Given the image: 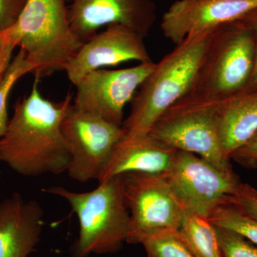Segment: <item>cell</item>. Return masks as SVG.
Instances as JSON below:
<instances>
[{"label": "cell", "mask_w": 257, "mask_h": 257, "mask_svg": "<svg viewBox=\"0 0 257 257\" xmlns=\"http://www.w3.org/2000/svg\"><path fill=\"white\" fill-rule=\"evenodd\" d=\"M121 176L130 214L126 243H140L147 236L161 231H178L184 207L166 174L133 172Z\"/></svg>", "instance_id": "52a82bcc"}, {"label": "cell", "mask_w": 257, "mask_h": 257, "mask_svg": "<svg viewBox=\"0 0 257 257\" xmlns=\"http://www.w3.org/2000/svg\"><path fill=\"white\" fill-rule=\"evenodd\" d=\"M4 33L26 53L38 79L65 70L83 44L71 30L68 0H27L18 22Z\"/></svg>", "instance_id": "277c9868"}, {"label": "cell", "mask_w": 257, "mask_h": 257, "mask_svg": "<svg viewBox=\"0 0 257 257\" xmlns=\"http://www.w3.org/2000/svg\"><path fill=\"white\" fill-rule=\"evenodd\" d=\"M71 30L79 40L87 41L101 28L119 24L142 36L149 35L156 21L152 0H68Z\"/></svg>", "instance_id": "8fae6325"}, {"label": "cell", "mask_w": 257, "mask_h": 257, "mask_svg": "<svg viewBox=\"0 0 257 257\" xmlns=\"http://www.w3.org/2000/svg\"><path fill=\"white\" fill-rule=\"evenodd\" d=\"M35 78L31 92L17 103L0 138V162L25 177L67 172L71 156L62 132L72 96L55 102L45 99Z\"/></svg>", "instance_id": "6da1fadb"}, {"label": "cell", "mask_w": 257, "mask_h": 257, "mask_svg": "<svg viewBox=\"0 0 257 257\" xmlns=\"http://www.w3.org/2000/svg\"><path fill=\"white\" fill-rule=\"evenodd\" d=\"M215 226L221 257H257V248L242 235Z\"/></svg>", "instance_id": "44dd1931"}, {"label": "cell", "mask_w": 257, "mask_h": 257, "mask_svg": "<svg viewBox=\"0 0 257 257\" xmlns=\"http://www.w3.org/2000/svg\"><path fill=\"white\" fill-rule=\"evenodd\" d=\"M239 165L246 168L257 167V132L247 143L233 152L230 156Z\"/></svg>", "instance_id": "cb8c5ba5"}, {"label": "cell", "mask_w": 257, "mask_h": 257, "mask_svg": "<svg viewBox=\"0 0 257 257\" xmlns=\"http://www.w3.org/2000/svg\"><path fill=\"white\" fill-rule=\"evenodd\" d=\"M6 46H5L4 52L0 58V77L3 75V72H5L8 64H10L12 59V54H13L15 47H17L14 42H12L8 37H6Z\"/></svg>", "instance_id": "484cf974"}, {"label": "cell", "mask_w": 257, "mask_h": 257, "mask_svg": "<svg viewBox=\"0 0 257 257\" xmlns=\"http://www.w3.org/2000/svg\"><path fill=\"white\" fill-rule=\"evenodd\" d=\"M44 211L20 194L0 202V257H28L41 240Z\"/></svg>", "instance_id": "5bb4252c"}, {"label": "cell", "mask_w": 257, "mask_h": 257, "mask_svg": "<svg viewBox=\"0 0 257 257\" xmlns=\"http://www.w3.org/2000/svg\"><path fill=\"white\" fill-rule=\"evenodd\" d=\"M214 30L186 37L156 63L131 101L122 123L126 134L148 135L161 115L190 92Z\"/></svg>", "instance_id": "7a4b0ae2"}, {"label": "cell", "mask_w": 257, "mask_h": 257, "mask_svg": "<svg viewBox=\"0 0 257 257\" xmlns=\"http://www.w3.org/2000/svg\"><path fill=\"white\" fill-rule=\"evenodd\" d=\"M156 63H140L121 69H100L84 76L77 84L73 106L87 114L122 126L125 106Z\"/></svg>", "instance_id": "30bf717a"}, {"label": "cell", "mask_w": 257, "mask_h": 257, "mask_svg": "<svg viewBox=\"0 0 257 257\" xmlns=\"http://www.w3.org/2000/svg\"><path fill=\"white\" fill-rule=\"evenodd\" d=\"M147 257H196L186 246L178 231L168 230L142 240Z\"/></svg>", "instance_id": "d6986e66"}, {"label": "cell", "mask_w": 257, "mask_h": 257, "mask_svg": "<svg viewBox=\"0 0 257 257\" xmlns=\"http://www.w3.org/2000/svg\"><path fill=\"white\" fill-rule=\"evenodd\" d=\"M177 151L149 135L125 134L115 146L98 182L133 172L168 173L175 163Z\"/></svg>", "instance_id": "9a60e30c"}, {"label": "cell", "mask_w": 257, "mask_h": 257, "mask_svg": "<svg viewBox=\"0 0 257 257\" xmlns=\"http://www.w3.org/2000/svg\"><path fill=\"white\" fill-rule=\"evenodd\" d=\"M26 3L27 0H0V32L14 26Z\"/></svg>", "instance_id": "603a6c76"}, {"label": "cell", "mask_w": 257, "mask_h": 257, "mask_svg": "<svg viewBox=\"0 0 257 257\" xmlns=\"http://www.w3.org/2000/svg\"><path fill=\"white\" fill-rule=\"evenodd\" d=\"M216 108L215 101L186 95L161 115L148 135L166 146L198 155L221 170L232 171L219 139Z\"/></svg>", "instance_id": "8992f818"}, {"label": "cell", "mask_w": 257, "mask_h": 257, "mask_svg": "<svg viewBox=\"0 0 257 257\" xmlns=\"http://www.w3.org/2000/svg\"><path fill=\"white\" fill-rule=\"evenodd\" d=\"M145 37L124 25L114 24L97 32L84 42L65 68L74 86L87 74L106 67H115L130 61L153 62Z\"/></svg>", "instance_id": "7c38bea8"}, {"label": "cell", "mask_w": 257, "mask_h": 257, "mask_svg": "<svg viewBox=\"0 0 257 257\" xmlns=\"http://www.w3.org/2000/svg\"><path fill=\"white\" fill-rule=\"evenodd\" d=\"M43 191L67 201L77 216L79 235L72 246V257L114 253L126 242L130 214L125 202L122 176L101 181L90 192H73L62 186Z\"/></svg>", "instance_id": "3957f363"}, {"label": "cell", "mask_w": 257, "mask_h": 257, "mask_svg": "<svg viewBox=\"0 0 257 257\" xmlns=\"http://www.w3.org/2000/svg\"><path fill=\"white\" fill-rule=\"evenodd\" d=\"M6 43V37H5L4 32H0V58L4 52Z\"/></svg>", "instance_id": "4316f807"}, {"label": "cell", "mask_w": 257, "mask_h": 257, "mask_svg": "<svg viewBox=\"0 0 257 257\" xmlns=\"http://www.w3.org/2000/svg\"><path fill=\"white\" fill-rule=\"evenodd\" d=\"M257 9V0H177L163 15L161 29L178 45L186 37L241 20Z\"/></svg>", "instance_id": "4fadbf2b"}, {"label": "cell", "mask_w": 257, "mask_h": 257, "mask_svg": "<svg viewBox=\"0 0 257 257\" xmlns=\"http://www.w3.org/2000/svg\"><path fill=\"white\" fill-rule=\"evenodd\" d=\"M71 160L67 174L81 183L99 181L116 144L125 133L122 126L83 112L71 105L62 124Z\"/></svg>", "instance_id": "9c48e42d"}, {"label": "cell", "mask_w": 257, "mask_h": 257, "mask_svg": "<svg viewBox=\"0 0 257 257\" xmlns=\"http://www.w3.org/2000/svg\"><path fill=\"white\" fill-rule=\"evenodd\" d=\"M213 224L233 230L257 245V221L227 204L216 208L209 216Z\"/></svg>", "instance_id": "ffe728a7"}, {"label": "cell", "mask_w": 257, "mask_h": 257, "mask_svg": "<svg viewBox=\"0 0 257 257\" xmlns=\"http://www.w3.org/2000/svg\"><path fill=\"white\" fill-rule=\"evenodd\" d=\"M224 204L257 221V190L248 184L243 192L230 197Z\"/></svg>", "instance_id": "7402d4cb"}, {"label": "cell", "mask_w": 257, "mask_h": 257, "mask_svg": "<svg viewBox=\"0 0 257 257\" xmlns=\"http://www.w3.org/2000/svg\"><path fill=\"white\" fill-rule=\"evenodd\" d=\"M255 57L254 34L242 20L216 28L187 95L218 101L244 92L252 77Z\"/></svg>", "instance_id": "5b68a950"}, {"label": "cell", "mask_w": 257, "mask_h": 257, "mask_svg": "<svg viewBox=\"0 0 257 257\" xmlns=\"http://www.w3.org/2000/svg\"><path fill=\"white\" fill-rule=\"evenodd\" d=\"M241 20H242L243 23L251 29L254 34L255 40H256V57H255L254 69H253L251 82L246 89V90H249V89H256L257 88V9L250 12Z\"/></svg>", "instance_id": "d4e9b609"}, {"label": "cell", "mask_w": 257, "mask_h": 257, "mask_svg": "<svg viewBox=\"0 0 257 257\" xmlns=\"http://www.w3.org/2000/svg\"><path fill=\"white\" fill-rule=\"evenodd\" d=\"M166 176L184 209L207 219L247 186L234 171L221 170L195 154L179 150Z\"/></svg>", "instance_id": "ba28073f"}, {"label": "cell", "mask_w": 257, "mask_h": 257, "mask_svg": "<svg viewBox=\"0 0 257 257\" xmlns=\"http://www.w3.org/2000/svg\"><path fill=\"white\" fill-rule=\"evenodd\" d=\"M34 71L35 67L26 53L20 50L0 77V138L4 135L9 122L8 101L12 89L19 79L30 72L34 73Z\"/></svg>", "instance_id": "ac0fdd59"}, {"label": "cell", "mask_w": 257, "mask_h": 257, "mask_svg": "<svg viewBox=\"0 0 257 257\" xmlns=\"http://www.w3.org/2000/svg\"><path fill=\"white\" fill-rule=\"evenodd\" d=\"M216 116L223 151L230 159L257 132V88L216 101Z\"/></svg>", "instance_id": "2e32d148"}, {"label": "cell", "mask_w": 257, "mask_h": 257, "mask_svg": "<svg viewBox=\"0 0 257 257\" xmlns=\"http://www.w3.org/2000/svg\"><path fill=\"white\" fill-rule=\"evenodd\" d=\"M178 233L196 257H221L215 226L207 218L184 208Z\"/></svg>", "instance_id": "e0dca14e"}]
</instances>
